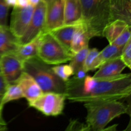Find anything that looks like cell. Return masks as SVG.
Returning a JSON list of instances; mask_svg holds the SVG:
<instances>
[{
	"label": "cell",
	"mask_w": 131,
	"mask_h": 131,
	"mask_svg": "<svg viewBox=\"0 0 131 131\" xmlns=\"http://www.w3.org/2000/svg\"><path fill=\"white\" fill-rule=\"evenodd\" d=\"M123 47L110 43L102 51L99 52L97 56V67L98 68L101 65L108 60L120 57Z\"/></svg>",
	"instance_id": "obj_20"
},
{
	"label": "cell",
	"mask_w": 131,
	"mask_h": 131,
	"mask_svg": "<svg viewBox=\"0 0 131 131\" xmlns=\"http://www.w3.org/2000/svg\"><path fill=\"white\" fill-rule=\"evenodd\" d=\"M91 38L84 23L81 21L73 35L70 49L71 53L74 54L84 47H88Z\"/></svg>",
	"instance_id": "obj_17"
},
{
	"label": "cell",
	"mask_w": 131,
	"mask_h": 131,
	"mask_svg": "<svg viewBox=\"0 0 131 131\" xmlns=\"http://www.w3.org/2000/svg\"><path fill=\"white\" fill-rule=\"evenodd\" d=\"M65 95L70 102L119 101L130 97L131 74L101 79L88 75L81 79L72 77L65 82Z\"/></svg>",
	"instance_id": "obj_1"
},
{
	"label": "cell",
	"mask_w": 131,
	"mask_h": 131,
	"mask_svg": "<svg viewBox=\"0 0 131 131\" xmlns=\"http://www.w3.org/2000/svg\"><path fill=\"white\" fill-rule=\"evenodd\" d=\"M40 1H42V0H29V3L32 6H35L37 4L40 2Z\"/></svg>",
	"instance_id": "obj_33"
},
{
	"label": "cell",
	"mask_w": 131,
	"mask_h": 131,
	"mask_svg": "<svg viewBox=\"0 0 131 131\" xmlns=\"http://www.w3.org/2000/svg\"><path fill=\"white\" fill-rule=\"evenodd\" d=\"M73 54L65 48L49 31L40 35L37 57L48 65H60L69 61Z\"/></svg>",
	"instance_id": "obj_5"
},
{
	"label": "cell",
	"mask_w": 131,
	"mask_h": 131,
	"mask_svg": "<svg viewBox=\"0 0 131 131\" xmlns=\"http://www.w3.org/2000/svg\"><path fill=\"white\" fill-rule=\"evenodd\" d=\"M88 51H89V47H86L73 54L72 58L69 61H70V65L72 67L74 73L79 69H83V65Z\"/></svg>",
	"instance_id": "obj_22"
},
{
	"label": "cell",
	"mask_w": 131,
	"mask_h": 131,
	"mask_svg": "<svg viewBox=\"0 0 131 131\" xmlns=\"http://www.w3.org/2000/svg\"><path fill=\"white\" fill-rule=\"evenodd\" d=\"M0 70L7 84L15 83L21 75L23 62L14 53H8L0 58Z\"/></svg>",
	"instance_id": "obj_9"
},
{
	"label": "cell",
	"mask_w": 131,
	"mask_h": 131,
	"mask_svg": "<svg viewBox=\"0 0 131 131\" xmlns=\"http://www.w3.org/2000/svg\"><path fill=\"white\" fill-rule=\"evenodd\" d=\"M5 3L9 7H15L17 3V0H5Z\"/></svg>",
	"instance_id": "obj_32"
},
{
	"label": "cell",
	"mask_w": 131,
	"mask_h": 131,
	"mask_svg": "<svg viewBox=\"0 0 131 131\" xmlns=\"http://www.w3.org/2000/svg\"><path fill=\"white\" fill-rule=\"evenodd\" d=\"M52 70L54 74L63 81L66 82L74 75V70L70 65H56L52 67Z\"/></svg>",
	"instance_id": "obj_24"
},
{
	"label": "cell",
	"mask_w": 131,
	"mask_h": 131,
	"mask_svg": "<svg viewBox=\"0 0 131 131\" xmlns=\"http://www.w3.org/2000/svg\"><path fill=\"white\" fill-rule=\"evenodd\" d=\"M110 22L122 20L131 26V0H110Z\"/></svg>",
	"instance_id": "obj_12"
},
{
	"label": "cell",
	"mask_w": 131,
	"mask_h": 131,
	"mask_svg": "<svg viewBox=\"0 0 131 131\" xmlns=\"http://www.w3.org/2000/svg\"><path fill=\"white\" fill-rule=\"evenodd\" d=\"M23 98V94L20 86L16 83L8 84L3 100V106L8 102Z\"/></svg>",
	"instance_id": "obj_21"
},
{
	"label": "cell",
	"mask_w": 131,
	"mask_h": 131,
	"mask_svg": "<svg viewBox=\"0 0 131 131\" xmlns=\"http://www.w3.org/2000/svg\"><path fill=\"white\" fill-rule=\"evenodd\" d=\"M65 99L63 93L43 92L38 98L28 102V105L46 116H56L63 113Z\"/></svg>",
	"instance_id": "obj_6"
},
{
	"label": "cell",
	"mask_w": 131,
	"mask_h": 131,
	"mask_svg": "<svg viewBox=\"0 0 131 131\" xmlns=\"http://www.w3.org/2000/svg\"><path fill=\"white\" fill-rule=\"evenodd\" d=\"M35 6L29 5L26 7H14L11 14L10 31L19 39L26 30L31 18Z\"/></svg>",
	"instance_id": "obj_8"
},
{
	"label": "cell",
	"mask_w": 131,
	"mask_h": 131,
	"mask_svg": "<svg viewBox=\"0 0 131 131\" xmlns=\"http://www.w3.org/2000/svg\"><path fill=\"white\" fill-rule=\"evenodd\" d=\"M7 129V125L3 118L2 115H0V131L6 130Z\"/></svg>",
	"instance_id": "obj_31"
},
{
	"label": "cell",
	"mask_w": 131,
	"mask_h": 131,
	"mask_svg": "<svg viewBox=\"0 0 131 131\" xmlns=\"http://www.w3.org/2000/svg\"><path fill=\"white\" fill-rule=\"evenodd\" d=\"M30 5L29 3V0H17V3L15 7H26Z\"/></svg>",
	"instance_id": "obj_30"
},
{
	"label": "cell",
	"mask_w": 131,
	"mask_h": 131,
	"mask_svg": "<svg viewBox=\"0 0 131 131\" xmlns=\"http://www.w3.org/2000/svg\"><path fill=\"white\" fill-rule=\"evenodd\" d=\"M120 58L125 65L126 67L131 68V38L124 45L122 51Z\"/></svg>",
	"instance_id": "obj_25"
},
{
	"label": "cell",
	"mask_w": 131,
	"mask_h": 131,
	"mask_svg": "<svg viewBox=\"0 0 131 131\" xmlns=\"http://www.w3.org/2000/svg\"><path fill=\"white\" fill-rule=\"evenodd\" d=\"M84 107L87 111L86 125L88 130H104L113 120L130 114V106L116 100L86 102Z\"/></svg>",
	"instance_id": "obj_2"
},
{
	"label": "cell",
	"mask_w": 131,
	"mask_h": 131,
	"mask_svg": "<svg viewBox=\"0 0 131 131\" xmlns=\"http://www.w3.org/2000/svg\"><path fill=\"white\" fill-rule=\"evenodd\" d=\"M128 26H131L124 20H115L110 22L104 29L103 37H106L109 43H112Z\"/></svg>",
	"instance_id": "obj_19"
},
{
	"label": "cell",
	"mask_w": 131,
	"mask_h": 131,
	"mask_svg": "<svg viewBox=\"0 0 131 131\" xmlns=\"http://www.w3.org/2000/svg\"><path fill=\"white\" fill-rule=\"evenodd\" d=\"M19 45V39L10 31L8 26L0 27V58L5 54L14 53Z\"/></svg>",
	"instance_id": "obj_16"
},
{
	"label": "cell",
	"mask_w": 131,
	"mask_h": 131,
	"mask_svg": "<svg viewBox=\"0 0 131 131\" xmlns=\"http://www.w3.org/2000/svg\"><path fill=\"white\" fill-rule=\"evenodd\" d=\"M130 28L131 26L127 27L125 30L122 33V34L116 39H115L111 44H114L115 46H119V47H124V45L128 42L129 40H130L131 38Z\"/></svg>",
	"instance_id": "obj_27"
},
{
	"label": "cell",
	"mask_w": 131,
	"mask_h": 131,
	"mask_svg": "<svg viewBox=\"0 0 131 131\" xmlns=\"http://www.w3.org/2000/svg\"><path fill=\"white\" fill-rule=\"evenodd\" d=\"M10 7L6 5L5 0H0V27H7L8 15Z\"/></svg>",
	"instance_id": "obj_26"
},
{
	"label": "cell",
	"mask_w": 131,
	"mask_h": 131,
	"mask_svg": "<svg viewBox=\"0 0 131 131\" xmlns=\"http://www.w3.org/2000/svg\"><path fill=\"white\" fill-rule=\"evenodd\" d=\"M82 22L91 38L103 37L105 27L110 23V0H81Z\"/></svg>",
	"instance_id": "obj_3"
},
{
	"label": "cell",
	"mask_w": 131,
	"mask_h": 131,
	"mask_svg": "<svg viewBox=\"0 0 131 131\" xmlns=\"http://www.w3.org/2000/svg\"><path fill=\"white\" fill-rule=\"evenodd\" d=\"M46 5L44 0H42L34 8L31 18L26 30L19 38V44H24L30 42L44 31L46 26Z\"/></svg>",
	"instance_id": "obj_7"
},
{
	"label": "cell",
	"mask_w": 131,
	"mask_h": 131,
	"mask_svg": "<svg viewBox=\"0 0 131 131\" xmlns=\"http://www.w3.org/2000/svg\"><path fill=\"white\" fill-rule=\"evenodd\" d=\"M80 23L81 22L75 24H64L49 32L66 49L70 52V46L73 35Z\"/></svg>",
	"instance_id": "obj_14"
},
{
	"label": "cell",
	"mask_w": 131,
	"mask_h": 131,
	"mask_svg": "<svg viewBox=\"0 0 131 131\" xmlns=\"http://www.w3.org/2000/svg\"><path fill=\"white\" fill-rule=\"evenodd\" d=\"M23 70L36 81L43 92H55L65 94V82L54 74L50 65L38 57L23 61Z\"/></svg>",
	"instance_id": "obj_4"
},
{
	"label": "cell",
	"mask_w": 131,
	"mask_h": 131,
	"mask_svg": "<svg viewBox=\"0 0 131 131\" xmlns=\"http://www.w3.org/2000/svg\"><path fill=\"white\" fill-rule=\"evenodd\" d=\"M0 72H1V70H0Z\"/></svg>",
	"instance_id": "obj_34"
},
{
	"label": "cell",
	"mask_w": 131,
	"mask_h": 131,
	"mask_svg": "<svg viewBox=\"0 0 131 131\" xmlns=\"http://www.w3.org/2000/svg\"><path fill=\"white\" fill-rule=\"evenodd\" d=\"M15 83L20 86L23 97L28 102L36 99L43 93L36 81L25 72H23Z\"/></svg>",
	"instance_id": "obj_11"
},
{
	"label": "cell",
	"mask_w": 131,
	"mask_h": 131,
	"mask_svg": "<svg viewBox=\"0 0 131 131\" xmlns=\"http://www.w3.org/2000/svg\"><path fill=\"white\" fill-rule=\"evenodd\" d=\"M7 84L3 75L1 72H0V115H2V110L4 107L3 106V100L6 92Z\"/></svg>",
	"instance_id": "obj_28"
},
{
	"label": "cell",
	"mask_w": 131,
	"mask_h": 131,
	"mask_svg": "<svg viewBox=\"0 0 131 131\" xmlns=\"http://www.w3.org/2000/svg\"><path fill=\"white\" fill-rule=\"evenodd\" d=\"M67 130H88V127L86 125L81 124L76 120L71 121L69 124L68 127L66 129Z\"/></svg>",
	"instance_id": "obj_29"
},
{
	"label": "cell",
	"mask_w": 131,
	"mask_h": 131,
	"mask_svg": "<svg viewBox=\"0 0 131 131\" xmlns=\"http://www.w3.org/2000/svg\"><path fill=\"white\" fill-rule=\"evenodd\" d=\"M41 33L30 42L24 44H19L14 52V54L17 56L23 62L28 59L37 56V51Z\"/></svg>",
	"instance_id": "obj_18"
},
{
	"label": "cell",
	"mask_w": 131,
	"mask_h": 131,
	"mask_svg": "<svg viewBox=\"0 0 131 131\" xmlns=\"http://www.w3.org/2000/svg\"><path fill=\"white\" fill-rule=\"evenodd\" d=\"M82 21L81 0H65L64 24H72Z\"/></svg>",
	"instance_id": "obj_15"
},
{
	"label": "cell",
	"mask_w": 131,
	"mask_h": 131,
	"mask_svg": "<svg viewBox=\"0 0 131 131\" xmlns=\"http://www.w3.org/2000/svg\"><path fill=\"white\" fill-rule=\"evenodd\" d=\"M46 5L44 31H50L64 25L65 0H44Z\"/></svg>",
	"instance_id": "obj_10"
},
{
	"label": "cell",
	"mask_w": 131,
	"mask_h": 131,
	"mask_svg": "<svg viewBox=\"0 0 131 131\" xmlns=\"http://www.w3.org/2000/svg\"><path fill=\"white\" fill-rule=\"evenodd\" d=\"M99 51L96 48L89 49L88 54L86 57L84 65H83V69L86 72L89 71L96 70L98 69L97 67V56Z\"/></svg>",
	"instance_id": "obj_23"
},
{
	"label": "cell",
	"mask_w": 131,
	"mask_h": 131,
	"mask_svg": "<svg viewBox=\"0 0 131 131\" xmlns=\"http://www.w3.org/2000/svg\"><path fill=\"white\" fill-rule=\"evenodd\" d=\"M126 67L120 57L108 60L98 68L99 70L93 75L95 78H113L122 74Z\"/></svg>",
	"instance_id": "obj_13"
}]
</instances>
